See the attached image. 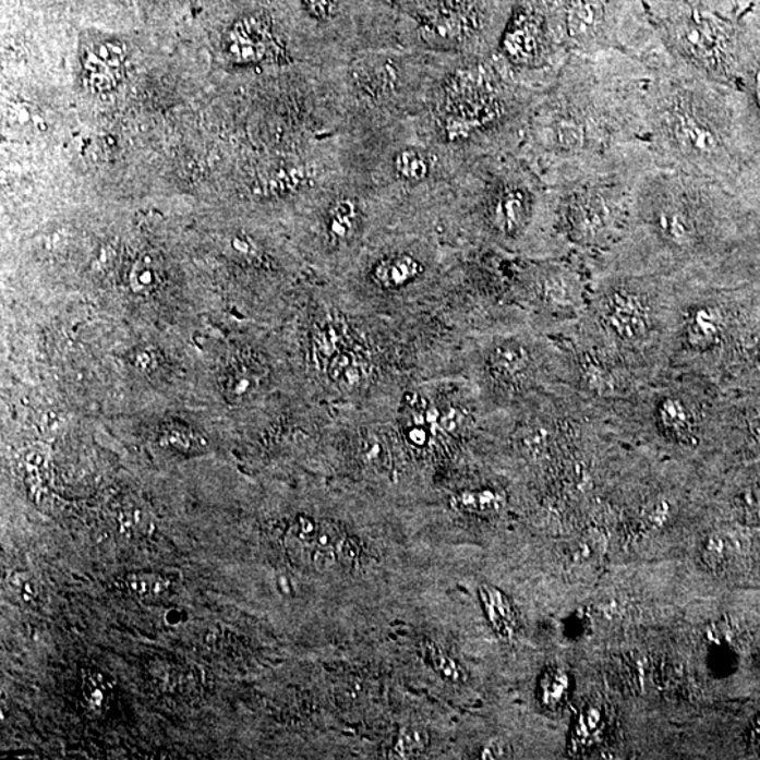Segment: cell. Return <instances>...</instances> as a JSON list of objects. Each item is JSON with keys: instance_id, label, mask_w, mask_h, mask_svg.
<instances>
[{"instance_id": "cell-10", "label": "cell", "mask_w": 760, "mask_h": 760, "mask_svg": "<svg viewBox=\"0 0 760 760\" xmlns=\"http://www.w3.org/2000/svg\"><path fill=\"white\" fill-rule=\"evenodd\" d=\"M590 279L588 264L572 253L527 266L518 292L541 319L542 330L559 340L578 331L588 309Z\"/></svg>"}, {"instance_id": "cell-34", "label": "cell", "mask_w": 760, "mask_h": 760, "mask_svg": "<svg viewBox=\"0 0 760 760\" xmlns=\"http://www.w3.org/2000/svg\"><path fill=\"white\" fill-rule=\"evenodd\" d=\"M292 531L294 540H297L299 544L314 546L318 524L317 522H314L312 518L302 516L298 518L297 522H294Z\"/></svg>"}, {"instance_id": "cell-30", "label": "cell", "mask_w": 760, "mask_h": 760, "mask_svg": "<svg viewBox=\"0 0 760 760\" xmlns=\"http://www.w3.org/2000/svg\"><path fill=\"white\" fill-rule=\"evenodd\" d=\"M82 693H84L85 703L91 710H105L111 697L108 677L99 672H86L84 684H82Z\"/></svg>"}, {"instance_id": "cell-8", "label": "cell", "mask_w": 760, "mask_h": 760, "mask_svg": "<svg viewBox=\"0 0 760 760\" xmlns=\"http://www.w3.org/2000/svg\"><path fill=\"white\" fill-rule=\"evenodd\" d=\"M570 55L618 51L651 71L671 60L642 0H546Z\"/></svg>"}, {"instance_id": "cell-40", "label": "cell", "mask_w": 760, "mask_h": 760, "mask_svg": "<svg viewBox=\"0 0 760 760\" xmlns=\"http://www.w3.org/2000/svg\"><path fill=\"white\" fill-rule=\"evenodd\" d=\"M408 437L410 442L418 445V447H423V445L427 444L429 442L427 431H425L423 425L420 424L418 427H413L409 431Z\"/></svg>"}, {"instance_id": "cell-26", "label": "cell", "mask_w": 760, "mask_h": 760, "mask_svg": "<svg viewBox=\"0 0 760 760\" xmlns=\"http://www.w3.org/2000/svg\"><path fill=\"white\" fill-rule=\"evenodd\" d=\"M162 284V269L153 256H142L130 273V288L134 293L149 294Z\"/></svg>"}, {"instance_id": "cell-18", "label": "cell", "mask_w": 760, "mask_h": 760, "mask_svg": "<svg viewBox=\"0 0 760 760\" xmlns=\"http://www.w3.org/2000/svg\"><path fill=\"white\" fill-rule=\"evenodd\" d=\"M420 273L421 264L414 256L397 255L375 266L374 279L382 288L395 289L410 284Z\"/></svg>"}, {"instance_id": "cell-24", "label": "cell", "mask_w": 760, "mask_h": 760, "mask_svg": "<svg viewBox=\"0 0 760 760\" xmlns=\"http://www.w3.org/2000/svg\"><path fill=\"white\" fill-rule=\"evenodd\" d=\"M735 552H737V546H735L734 540L723 532H715L707 539L701 558H703L707 568L723 570L734 559Z\"/></svg>"}, {"instance_id": "cell-31", "label": "cell", "mask_w": 760, "mask_h": 760, "mask_svg": "<svg viewBox=\"0 0 760 760\" xmlns=\"http://www.w3.org/2000/svg\"><path fill=\"white\" fill-rule=\"evenodd\" d=\"M125 584L130 592L140 598H158L171 588V582L166 576L157 574H130L125 578Z\"/></svg>"}, {"instance_id": "cell-29", "label": "cell", "mask_w": 760, "mask_h": 760, "mask_svg": "<svg viewBox=\"0 0 760 760\" xmlns=\"http://www.w3.org/2000/svg\"><path fill=\"white\" fill-rule=\"evenodd\" d=\"M395 169L405 181L419 182L430 176V161L419 149L405 148L396 155Z\"/></svg>"}, {"instance_id": "cell-3", "label": "cell", "mask_w": 760, "mask_h": 760, "mask_svg": "<svg viewBox=\"0 0 760 760\" xmlns=\"http://www.w3.org/2000/svg\"><path fill=\"white\" fill-rule=\"evenodd\" d=\"M753 99L737 86L671 65L652 71L646 96L647 137L658 168L676 169L728 189L747 168L755 145Z\"/></svg>"}, {"instance_id": "cell-35", "label": "cell", "mask_w": 760, "mask_h": 760, "mask_svg": "<svg viewBox=\"0 0 760 760\" xmlns=\"http://www.w3.org/2000/svg\"><path fill=\"white\" fill-rule=\"evenodd\" d=\"M304 8L318 21H328L338 11L340 0H302Z\"/></svg>"}, {"instance_id": "cell-6", "label": "cell", "mask_w": 760, "mask_h": 760, "mask_svg": "<svg viewBox=\"0 0 760 760\" xmlns=\"http://www.w3.org/2000/svg\"><path fill=\"white\" fill-rule=\"evenodd\" d=\"M752 304L723 285L676 280L666 367L719 382L745 347Z\"/></svg>"}, {"instance_id": "cell-41", "label": "cell", "mask_w": 760, "mask_h": 760, "mask_svg": "<svg viewBox=\"0 0 760 760\" xmlns=\"http://www.w3.org/2000/svg\"><path fill=\"white\" fill-rule=\"evenodd\" d=\"M186 614L178 608L168 610L166 613V623L169 626H179V624L185 622Z\"/></svg>"}, {"instance_id": "cell-37", "label": "cell", "mask_w": 760, "mask_h": 760, "mask_svg": "<svg viewBox=\"0 0 760 760\" xmlns=\"http://www.w3.org/2000/svg\"><path fill=\"white\" fill-rule=\"evenodd\" d=\"M462 423V411L457 409H449L448 411H445L438 421L439 427H442L444 431H448V433H454V431H457L459 427H461Z\"/></svg>"}, {"instance_id": "cell-39", "label": "cell", "mask_w": 760, "mask_h": 760, "mask_svg": "<svg viewBox=\"0 0 760 760\" xmlns=\"http://www.w3.org/2000/svg\"><path fill=\"white\" fill-rule=\"evenodd\" d=\"M31 576H28L27 572H23V570H16V572H13L11 575V578H9V584L12 586V589L14 592H17L19 594L22 593V590L24 589V586L31 580Z\"/></svg>"}, {"instance_id": "cell-33", "label": "cell", "mask_w": 760, "mask_h": 760, "mask_svg": "<svg viewBox=\"0 0 760 760\" xmlns=\"http://www.w3.org/2000/svg\"><path fill=\"white\" fill-rule=\"evenodd\" d=\"M338 554L336 546H313L310 560L318 572H327L338 563Z\"/></svg>"}, {"instance_id": "cell-21", "label": "cell", "mask_w": 760, "mask_h": 760, "mask_svg": "<svg viewBox=\"0 0 760 760\" xmlns=\"http://www.w3.org/2000/svg\"><path fill=\"white\" fill-rule=\"evenodd\" d=\"M729 508L739 524L760 527V481L740 487L731 497Z\"/></svg>"}, {"instance_id": "cell-9", "label": "cell", "mask_w": 760, "mask_h": 760, "mask_svg": "<svg viewBox=\"0 0 760 760\" xmlns=\"http://www.w3.org/2000/svg\"><path fill=\"white\" fill-rule=\"evenodd\" d=\"M650 16L671 64L677 70L721 84H747L755 57L727 16L700 9H675Z\"/></svg>"}, {"instance_id": "cell-19", "label": "cell", "mask_w": 760, "mask_h": 760, "mask_svg": "<svg viewBox=\"0 0 760 760\" xmlns=\"http://www.w3.org/2000/svg\"><path fill=\"white\" fill-rule=\"evenodd\" d=\"M451 506L455 510L472 515H496L507 506V496L496 488L465 491L453 497Z\"/></svg>"}, {"instance_id": "cell-1", "label": "cell", "mask_w": 760, "mask_h": 760, "mask_svg": "<svg viewBox=\"0 0 760 760\" xmlns=\"http://www.w3.org/2000/svg\"><path fill=\"white\" fill-rule=\"evenodd\" d=\"M651 75L623 52L570 55L530 125V149L550 186L612 169L656 168L646 123Z\"/></svg>"}, {"instance_id": "cell-7", "label": "cell", "mask_w": 760, "mask_h": 760, "mask_svg": "<svg viewBox=\"0 0 760 760\" xmlns=\"http://www.w3.org/2000/svg\"><path fill=\"white\" fill-rule=\"evenodd\" d=\"M652 169H612L551 186L556 229L570 253L588 264L618 243L627 226L634 188Z\"/></svg>"}, {"instance_id": "cell-2", "label": "cell", "mask_w": 760, "mask_h": 760, "mask_svg": "<svg viewBox=\"0 0 760 760\" xmlns=\"http://www.w3.org/2000/svg\"><path fill=\"white\" fill-rule=\"evenodd\" d=\"M738 227L728 189L656 167L634 188L622 239L588 268L711 284L731 256Z\"/></svg>"}, {"instance_id": "cell-28", "label": "cell", "mask_w": 760, "mask_h": 760, "mask_svg": "<svg viewBox=\"0 0 760 760\" xmlns=\"http://www.w3.org/2000/svg\"><path fill=\"white\" fill-rule=\"evenodd\" d=\"M430 745V734L427 729L409 725L400 729L397 735L396 744L391 753L397 759H413L423 755Z\"/></svg>"}, {"instance_id": "cell-12", "label": "cell", "mask_w": 760, "mask_h": 760, "mask_svg": "<svg viewBox=\"0 0 760 760\" xmlns=\"http://www.w3.org/2000/svg\"><path fill=\"white\" fill-rule=\"evenodd\" d=\"M559 341L568 352L569 389L586 400L600 403L624 399L652 377L628 370L572 338H559Z\"/></svg>"}, {"instance_id": "cell-32", "label": "cell", "mask_w": 760, "mask_h": 760, "mask_svg": "<svg viewBox=\"0 0 760 760\" xmlns=\"http://www.w3.org/2000/svg\"><path fill=\"white\" fill-rule=\"evenodd\" d=\"M648 13L675 11V9H700L723 14L724 0H642Z\"/></svg>"}, {"instance_id": "cell-23", "label": "cell", "mask_w": 760, "mask_h": 760, "mask_svg": "<svg viewBox=\"0 0 760 760\" xmlns=\"http://www.w3.org/2000/svg\"><path fill=\"white\" fill-rule=\"evenodd\" d=\"M358 221V205L350 197H342L334 203L328 219V231L334 240L346 241L355 230Z\"/></svg>"}, {"instance_id": "cell-4", "label": "cell", "mask_w": 760, "mask_h": 760, "mask_svg": "<svg viewBox=\"0 0 760 760\" xmlns=\"http://www.w3.org/2000/svg\"><path fill=\"white\" fill-rule=\"evenodd\" d=\"M594 405L619 442L699 455L728 431L729 399L710 377L663 367L632 395Z\"/></svg>"}, {"instance_id": "cell-43", "label": "cell", "mask_w": 760, "mask_h": 760, "mask_svg": "<svg viewBox=\"0 0 760 760\" xmlns=\"http://www.w3.org/2000/svg\"><path fill=\"white\" fill-rule=\"evenodd\" d=\"M752 743L755 745V748H757L760 752V719H758L757 724H755V728L752 731Z\"/></svg>"}, {"instance_id": "cell-15", "label": "cell", "mask_w": 760, "mask_h": 760, "mask_svg": "<svg viewBox=\"0 0 760 760\" xmlns=\"http://www.w3.org/2000/svg\"><path fill=\"white\" fill-rule=\"evenodd\" d=\"M128 48L116 38L95 37L81 48L84 84L92 91L113 89L122 81Z\"/></svg>"}, {"instance_id": "cell-5", "label": "cell", "mask_w": 760, "mask_h": 760, "mask_svg": "<svg viewBox=\"0 0 760 760\" xmlns=\"http://www.w3.org/2000/svg\"><path fill=\"white\" fill-rule=\"evenodd\" d=\"M590 278L588 309L569 338L643 376L666 367L676 280L614 270Z\"/></svg>"}, {"instance_id": "cell-36", "label": "cell", "mask_w": 760, "mask_h": 760, "mask_svg": "<svg viewBox=\"0 0 760 760\" xmlns=\"http://www.w3.org/2000/svg\"><path fill=\"white\" fill-rule=\"evenodd\" d=\"M166 442L172 445L178 451L188 453L191 449H196L197 442L193 438V435L188 434L186 431L172 430L171 433L166 435Z\"/></svg>"}, {"instance_id": "cell-38", "label": "cell", "mask_w": 760, "mask_h": 760, "mask_svg": "<svg viewBox=\"0 0 760 760\" xmlns=\"http://www.w3.org/2000/svg\"><path fill=\"white\" fill-rule=\"evenodd\" d=\"M508 747L507 744L502 743V740H493V743L487 744L485 748H483L481 758L482 759H502V758H507L508 757Z\"/></svg>"}, {"instance_id": "cell-13", "label": "cell", "mask_w": 760, "mask_h": 760, "mask_svg": "<svg viewBox=\"0 0 760 760\" xmlns=\"http://www.w3.org/2000/svg\"><path fill=\"white\" fill-rule=\"evenodd\" d=\"M486 22V13L478 4H449L425 17L419 32L431 46L453 47L485 31Z\"/></svg>"}, {"instance_id": "cell-22", "label": "cell", "mask_w": 760, "mask_h": 760, "mask_svg": "<svg viewBox=\"0 0 760 760\" xmlns=\"http://www.w3.org/2000/svg\"><path fill=\"white\" fill-rule=\"evenodd\" d=\"M397 75L389 61L362 64L357 70V81L372 95H384L394 89Z\"/></svg>"}, {"instance_id": "cell-16", "label": "cell", "mask_w": 760, "mask_h": 760, "mask_svg": "<svg viewBox=\"0 0 760 760\" xmlns=\"http://www.w3.org/2000/svg\"><path fill=\"white\" fill-rule=\"evenodd\" d=\"M608 721L607 707L599 703L583 707L570 734V752H589L602 744L607 735Z\"/></svg>"}, {"instance_id": "cell-17", "label": "cell", "mask_w": 760, "mask_h": 760, "mask_svg": "<svg viewBox=\"0 0 760 760\" xmlns=\"http://www.w3.org/2000/svg\"><path fill=\"white\" fill-rule=\"evenodd\" d=\"M479 599L487 622L497 636L503 639L515 637L518 627L517 614L507 595L495 586L482 584L479 588Z\"/></svg>"}, {"instance_id": "cell-20", "label": "cell", "mask_w": 760, "mask_h": 760, "mask_svg": "<svg viewBox=\"0 0 760 760\" xmlns=\"http://www.w3.org/2000/svg\"><path fill=\"white\" fill-rule=\"evenodd\" d=\"M570 676L563 667H548L540 680L539 696L542 705L550 710L559 709L565 704L570 693Z\"/></svg>"}, {"instance_id": "cell-14", "label": "cell", "mask_w": 760, "mask_h": 760, "mask_svg": "<svg viewBox=\"0 0 760 760\" xmlns=\"http://www.w3.org/2000/svg\"><path fill=\"white\" fill-rule=\"evenodd\" d=\"M225 52L234 64H258L282 52L273 27L263 16L240 19L226 34Z\"/></svg>"}, {"instance_id": "cell-44", "label": "cell", "mask_w": 760, "mask_h": 760, "mask_svg": "<svg viewBox=\"0 0 760 760\" xmlns=\"http://www.w3.org/2000/svg\"><path fill=\"white\" fill-rule=\"evenodd\" d=\"M396 2H400V0H396Z\"/></svg>"}, {"instance_id": "cell-42", "label": "cell", "mask_w": 760, "mask_h": 760, "mask_svg": "<svg viewBox=\"0 0 760 760\" xmlns=\"http://www.w3.org/2000/svg\"><path fill=\"white\" fill-rule=\"evenodd\" d=\"M278 589H279V592L285 594V595L292 594V584H290V580L287 578V576H279Z\"/></svg>"}, {"instance_id": "cell-11", "label": "cell", "mask_w": 760, "mask_h": 760, "mask_svg": "<svg viewBox=\"0 0 760 760\" xmlns=\"http://www.w3.org/2000/svg\"><path fill=\"white\" fill-rule=\"evenodd\" d=\"M498 52L508 70L551 84L570 57L546 0H527L512 12Z\"/></svg>"}, {"instance_id": "cell-27", "label": "cell", "mask_w": 760, "mask_h": 760, "mask_svg": "<svg viewBox=\"0 0 760 760\" xmlns=\"http://www.w3.org/2000/svg\"><path fill=\"white\" fill-rule=\"evenodd\" d=\"M328 374L333 381L342 382L347 386H355L362 381L364 366L355 353L340 351L328 362Z\"/></svg>"}, {"instance_id": "cell-25", "label": "cell", "mask_w": 760, "mask_h": 760, "mask_svg": "<svg viewBox=\"0 0 760 760\" xmlns=\"http://www.w3.org/2000/svg\"><path fill=\"white\" fill-rule=\"evenodd\" d=\"M425 660L433 667L434 672L445 681L453 685H463L468 680L461 663L455 661L451 655L443 651L434 643H425Z\"/></svg>"}]
</instances>
